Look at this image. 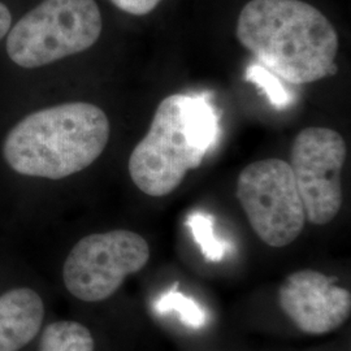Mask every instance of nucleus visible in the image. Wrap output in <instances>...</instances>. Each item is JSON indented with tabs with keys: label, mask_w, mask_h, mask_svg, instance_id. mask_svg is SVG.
Here are the masks:
<instances>
[{
	"label": "nucleus",
	"mask_w": 351,
	"mask_h": 351,
	"mask_svg": "<svg viewBox=\"0 0 351 351\" xmlns=\"http://www.w3.org/2000/svg\"><path fill=\"white\" fill-rule=\"evenodd\" d=\"M236 195L252 230L271 247H285L300 237L306 213L290 164L265 159L242 169Z\"/></svg>",
	"instance_id": "5"
},
{
	"label": "nucleus",
	"mask_w": 351,
	"mask_h": 351,
	"mask_svg": "<svg viewBox=\"0 0 351 351\" xmlns=\"http://www.w3.org/2000/svg\"><path fill=\"white\" fill-rule=\"evenodd\" d=\"M336 277L301 269L287 277L278 290L281 310L300 330L311 336L330 333L351 314V294Z\"/></svg>",
	"instance_id": "8"
},
{
	"label": "nucleus",
	"mask_w": 351,
	"mask_h": 351,
	"mask_svg": "<svg viewBox=\"0 0 351 351\" xmlns=\"http://www.w3.org/2000/svg\"><path fill=\"white\" fill-rule=\"evenodd\" d=\"M95 342L88 328L78 322L60 320L43 329L39 351H94Z\"/></svg>",
	"instance_id": "10"
},
{
	"label": "nucleus",
	"mask_w": 351,
	"mask_h": 351,
	"mask_svg": "<svg viewBox=\"0 0 351 351\" xmlns=\"http://www.w3.org/2000/svg\"><path fill=\"white\" fill-rule=\"evenodd\" d=\"M149 259V243L138 233L117 229L90 234L80 239L68 254L64 285L80 301H106Z\"/></svg>",
	"instance_id": "6"
},
{
	"label": "nucleus",
	"mask_w": 351,
	"mask_h": 351,
	"mask_svg": "<svg viewBox=\"0 0 351 351\" xmlns=\"http://www.w3.org/2000/svg\"><path fill=\"white\" fill-rule=\"evenodd\" d=\"M219 133L217 114L206 98L185 94L164 98L129 158L132 181L149 197L171 194L188 172L201 167Z\"/></svg>",
	"instance_id": "3"
},
{
	"label": "nucleus",
	"mask_w": 351,
	"mask_h": 351,
	"mask_svg": "<svg viewBox=\"0 0 351 351\" xmlns=\"http://www.w3.org/2000/svg\"><path fill=\"white\" fill-rule=\"evenodd\" d=\"M236 36L258 63L289 84H313L337 72L339 34L306 1L251 0L239 13Z\"/></svg>",
	"instance_id": "1"
},
{
	"label": "nucleus",
	"mask_w": 351,
	"mask_h": 351,
	"mask_svg": "<svg viewBox=\"0 0 351 351\" xmlns=\"http://www.w3.org/2000/svg\"><path fill=\"white\" fill-rule=\"evenodd\" d=\"M101 29L95 0H43L11 27L5 49L13 63L33 69L88 50Z\"/></svg>",
	"instance_id": "4"
},
{
	"label": "nucleus",
	"mask_w": 351,
	"mask_h": 351,
	"mask_svg": "<svg viewBox=\"0 0 351 351\" xmlns=\"http://www.w3.org/2000/svg\"><path fill=\"white\" fill-rule=\"evenodd\" d=\"M12 26V14L8 7L0 1V40L8 34Z\"/></svg>",
	"instance_id": "15"
},
{
	"label": "nucleus",
	"mask_w": 351,
	"mask_h": 351,
	"mask_svg": "<svg viewBox=\"0 0 351 351\" xmlns=\"http://www.w3.org/2000/svg\"><path fill=\"white\" fill-rule=\"evenodd\" d=\"M246 80L263 88L271 103L277 108H284L291 101L290 94L281 85L280 78L267 71L259 63L251 64L247 68Z\"/></svg>",
	"instance_id": "13"
},
{
	"label": "nucleus",
	"mask_w": 351,
	"mask_h": 351,
	"mask_svg": "<svg viewBox=\"0 0 351 351\" xmlns=\"http://www.w3.org/2000/svg\"><path fill=\"white\" fill-rule=\"evenodd\" d=\"M178 287L180 282L177 281L172 288L156 300L154 303L155 311L159 315L176 313L180 316L182 324L193 329H201L207 322L204 310L198 304V302L181 293Z\"/></svg>",
	"instance_id": "11"
},
{
	"label": "nucleus",
	"mask_w": 351,
	"mask_h": 351,
	"mask_svg": "<svg viewBox=\"0 0 351 351\" xmlns=\"http://www.w3.org/2000/svg\"><path fill=\"white\" fill-rule=\"evenodd\" d=\"M45 303L36 290L14 288L0 295V351H20L36 339Z\"/></svg>",
	"instance_id": "9"
},
{
	"label": "nucleus",
	"mask_w": 351,
	"mask_h": 351,
	"mask_svg": "<svg viewBox=\"0 0 351 351\" xmlns=\"http://www.w3.org/2000/svg\"><path fill=\"white\" fill-rule=\"evenodd\" d=\"M188 226L207 262H220L224 259L226 251L229 250V245L216 239L211 215L193 213L189 215Z\"/></svg>",
	"instance_id": "12"
},
{
	"label": "nucleus",
	"mask_w": 351,
	"mask_h": 351,
	"mask_svg": "<svg viewBox=\"0 0 351 351\" xmlns=\"http://www.w3.org/2000/svg\"><path fill=\"white\" fill-rule=\"evenodd\" d=\"M104 111L86 101H69L30 113L8 132L5 163L19 175L62 180L94 163L110 139Z\"/></svg>",
	"instance_id": "2"
},
{
	"label": "nucleus",
	"mask_w": 351,
	"mask_h": 351,
	"mask_svg": "<svg viewBox=\"0 0 351 351\" xmlns=\"http://www.w3.org/2000/svg\"><path fill=\"white\" fill-rule=\"evenodd\" d=\"M113 5H116L123 12L133 16H145L152 12L162 0H111Z\"/></svg>",
	"instance_id": "14"
},
{
	"label": "nucleus",
	"mask_w": 351,
	"mask_h": 351,
	"mask_svg": "<svg viewBox=\"0 0 351 351\" xmlns=\"http://www.w3.org/2000/svg\"><path fill=\"white\" fill-rule=\"evenodd\" d=\"M345 159V141L333 129L306 128L294 139L289 164L311 224L326 226L339 213Z\"/></svg>",
	"instance_id": "7"
}]
</instances>
